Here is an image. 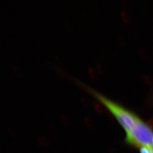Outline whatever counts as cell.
<instances>
[{
  "mask_svg": "<svg viewBox=\"0 0 153 153\" xmlns=\"http://www.w3.org/2000/svg\"><path fill=\"white\" fill-rule=\"evenodd\" d=\"M93 94L95 97H97L99 101L116 117L119 123L125 130L126 135L131 133L140 119L126 108L106 98L103 96L94 91Z\"/></svg>",
  "mask_w": 153,
  "mask_h": 153,
  "instance_id": "cell-1",
  "label": "cell"
},
{
  "mask_svg": "<svg viewBox=\"0 0 153 153\" xmlns=\"http://www.w3.org/2000/svg\"><path fill=\"white\" fill-rule=\"evenodd\" d=\"M125 142L138 149L150 147L153 143V129L140 119L132 131L126 135Z\"/></svg>",
  "mask_w": 153,
  "mask_h": 153,
  "instance_id": "cell-2",
  "label": "cell"
},
{
  "mask_svg": "<svg viewBox=\"0 0 153 153\" xmlns=\"http://www.w3.org/2000/svg\"><path fill=\"white\" fill-rule=\"evenodd\" d=\"M140 153H152L150 147H142L139 148Z\"/></svg>",
  "mask_w": 153,
  "mask_h": 153,
  "instance_id": "cell-3",
  "label": "cell"
},
{
  "mask_svg": "<svg viewBox=\"0 0 153 153\" xmlns=\"http://www.w3.org/2000/svg\"><path fill=\"white\" fill-rule=\"evenodd\" d=\"M150 147H151V151H152V153H153V143H152V144L150 146Z\"/></svg>",
  "mask_w": 153,
  "mask_h": 153,
  "instance_id": "cell-4",
  "label": "cell"
}]
</instances>
